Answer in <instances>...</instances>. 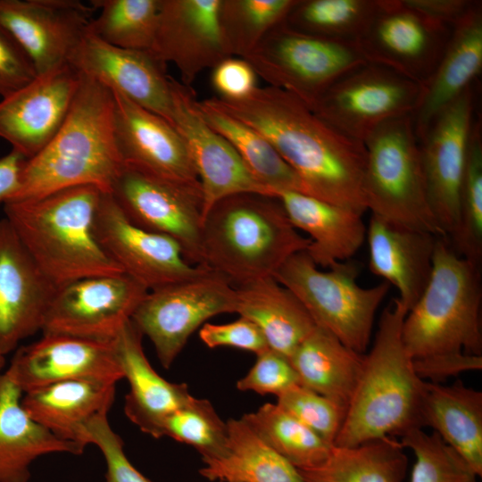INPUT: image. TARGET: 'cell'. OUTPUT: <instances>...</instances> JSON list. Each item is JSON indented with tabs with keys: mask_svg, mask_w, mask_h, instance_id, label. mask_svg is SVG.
<instances>
[{
	"mask_svg": "<svg viewBox=\"0 0 482 482\" xmlns=\"http://www.w3.org/2000/svg\"><path fill=\"white\" fill-rule=\"evenodd\" d=\"M311 240L290 222L276 196L241 193L216 202L204 215V265L240 286L274 277Z\"/></svg>",
	"mask_w": 482,
	"mask_h": 482,
	"instance_id": "cell-4",
	"label": "cell"
},
{
	"mask_svg": "<svg viewBox=\"0 0 482 482\" xmlns=\"http://www.w3.org/2000/svg\"><path fill=\"white\" fill-rule=\"evenodd\" d=\"M422 85L365 62L333 83L312 111L341 134L362 143L384 123L415 111Z\"/></svg>",
	"mask_w": 482,
	"mask_h": 482,
	"instance_id": "cell-11",
	"label": "cell"
},
{
	"mask_svg": "<svg viewBox=\"0 0 482 482\" xmlns=\"http://www.w3.org/2000/svg\"><path fill=\"white\" fill-rule=\"evenodd\" d=\"M420 426L431 428L482 476V392L461 380L425 381Z\"/></svg>",
	"mask_w": 482,
	"mask_h": 482,
	"instance_id": "cell-30",
	"label": "cell"
},
{
	"mask_svg": "<svg viewBox=\"0 0 482 482\" xmlns=\"http://www.w3.org/2000/svg\"><path fill=\"white\" fill-rule=\"evenodd\" d=\"M69 63L111 91L123 95L170 124L172 104L165 64L148 51L110 45L88 29Z\"/></svg>",
	"mask_w": 482,
	"mask_h": 482,
	"instance_id": "cell-23",
	"label": "cell"
},
{
	"mask_svg": "<svg viewBox=\"0 0 482 482\" xmlns=\"http://www.w3.org/2000/svg\"><path fill=\"white\" fill-rule=\"evenodd\" d=\"M382 0H296L284 21L313 36L357 43Z\"/></svg>",
	"mask_w": 482,
	"mask_h": 482,
	"instance_id": "cell-38",
	"label": "cell"
},
{
	"mask_svg": "<svg viewBox=\"0 0 482 482\" xmlns=\"http://www.w3.org/2000/svg\"><path fill=\"white\" fill-rule=\"evenodd\" d=\"M236 311V287L211 269L149 291L131 321L152 342L161 364L169 369L189 337L210 318Z\"/></svg>",
	"mask_w": 482,
	"mask_h": 482,
	"instance_id": "cell-12",
	"label": "cell"
},
{
	"mask_svg": "<svg viewBox=\"0 0 482 482\" xmlns=\"http://www.w3.org/2000/svg\"><path fill=\"white\" fill-rule=\"evenodd\" d=\"M99 13L88 29L103 41L125 49L150 52L161 0H93Z\"/></svg>",
	"mask_w": 482,
	"mask_h": 482,
	"instance_id": "cell-39",
	"label": "cell"
},
{
	"mask_svg": "<svg viewBox=\"0 0 482 482\" xmlns=\"http://www.w3.org/2000/svg\"><path fill=\"white\" fill-rule=\"evenodd\" d=\"M171 125L183 139L203 193V217L218 201L241 193L274 196L251 173L232 145L204 119L191 87L169 77Z\"/></svg>",
	"mask_w": 482,
	"mask_h": 482,
	"instance_id": "cell-16",
	"label": "cell"
},
{
	"mask_svg": "<svg viewBox=\"0 0 482 482\" xmlns=\"http://www.w3.org/2000/svg\"><path fill=\"white\" fill-rule=\"evenodd\" d=\"M256 355L253 367L237 382L238 390L278 397L300 385L298 375L287 356L270 348Z\"/></svg>",
	"mask_w": 482,
	"mask_h": 482,
	"instance_id": "cell-46",
	"label": "cell"
},
{
	"mask_svg": "<svg viewBox=\"0 0 482 482\" xmlns=\"http://www.w3.org/2000/svg\"><path fill=\"white\" fill-rule=\"evenodd\" d=\"M110 193L133 224L172 238L180 245L187 262L204 266V201L199 181L165 178L123 164Z\"/></svg>",
	"mask_w": 482,
	"mask_h": 482,
	"instance_id": "cell-10",
	"label": "cell"
},
{
	"mask_svg": "<svg viewBox=\"0 0 482 482\" xmlns=\"http://www.w3.org/2000/svg\"><path fill=\"white\" fill-rule=\"evenodd\" d=\"M235 287V312L254 323L269 348L288 359L316 327L299 299L274 277Z\"/></svg>",
	"mask_w": 482,
	"mask_h": 482,
	"instance_id": "cell-32",
	"label": "cell"
},
{
	"mask_svg": "<svg viewBox=\"0 0 482 482\" xmlns=\"http://www.w3.org/2000/svg\"><path fill=\"white\" fill-rule=\"evenodd\" d=\"M472 87L445 108L418 139L428 199L449 239L459 224V194L474 128Z\"/></svg>",
	"mask_w": 482,
	"mask_h": 482,
	"instance_id": "cell-17",
	"label": "cell"
},
{
	"mask_svg": "<svg viewBox=\"0 0 482 482\" xmlns=\"http://www.w3.org/2000/svg\"><path fill=\"white\" fill-rule=\"evenodd\" d=\"M358 276L359 267L350 260L322 270L304 251L291 256L274 278L299 299L316 326L364 354L377 311L391 286L384 281L363 287Z\"/></svg>",
	"mask_w": 482,
	"mask_h": 482,
	"instance_id": "cell-8",
	"label": "cell"
},
{
	"mask_svg": "<svg viewBox=\"0 0 482 482\" xmlns=\"http://www.w3.org/2000/svg\"><path fill=\"white\" fill-rule=\"evenodd\" d=\"M203 343L210 348L229 346L258 354L269 348L265 337L257 326L248 319L214 324L204 323L199 330Z\"/></svg>",
	"mask_w": 482,
	"mask_h": 482,
	"instance_id": "cell-47",
	"label": "cell"
},
{
	"mask_svg": "<svg viewBox=\"0 0 482 482\" xmlns=\"http://www.w3.org/2000/svg\"><path fill=\"white\" fill-rule=\"evenodd\" d=\"M242 419L297 470L322 463L333 447L277 403H264Z\"/></svg>",
	"mask_w": 482,
	"mask_h": 482,
	"instance_id": "cell-37",
	"label": "cell"
},
{
	"mask_svg": "<svg viewBox=\"0 0 482 482\" xmlns=\"http://www.w3.org/2000/svg\"><path fill=\"white\" fill-rule=\"evenodd\" d=\"M95 8L78 0H0V25L19 43L37 74L69 60Z\"/></svg>",
	"mask_w": 482,
	"mask_h": 482,
	"instance_id": "cell-18",
	"label": "cell"
},
{
	"mask_svg": "<svg viewBox=\"0 0 482 482\" xmlns=\"http://www.w3.org/2000/svg\"><path fill=\"white\" fill-rule=\"evenodd\" d=\"M94 234L123 272L149 291L195 278L209 269L187 262L172 238L133 224L109 192L101 193Z\"/></svg>",
	"mask_w": 482,
	"mask_h": 482,
	"instance_id": "cell-15",
	"label": "cell"
},
{
	"mask_svg": "<svg viewBox=\"0 0 482 482\" xmlns=\"http://www.w3.org/2000/svg\"><path fill=\"white\" fill-rule=\"evenodd\" d=\"M34 262L10 222L0 220V354L41 331L58 291Z\"/></svg>",
	"mask_w": 482,
	"mask_h": 482,
	"instance_id": "cell-22",
	"label": "cell"
},
{
	"mask_svg": "<svg viewBox=\"0 0 482 482\" xmlns=\"http://www.w3.org/2000/svg\"><path fill=\"white\" fill-rule=\"evenodd\" d=\"M363 144L366 209L392 223L445 237L429 206L411 115L384 123Z\"/></svg>",
	"mask_w": 482,
	"mask_h": 482,
	"instance_id": "cell-7",
	"label": "cell"
},
{
	"mask_svg": "<svg viewBox=\"0 0 482 482\" xmlns=\"http://www.w3.org/2000/svg\"><path fill=\"white\" fill-rule=\"evenodd\" d=\"M14 352L4 374L23 394L67 380L117 383L123 379L114 341L42 334L37 341L19 346Z\"/></svg>",
	"mask_w": 482,
	"mask_h": 482,
	"instance_id": "cell-19",
	"label": "cell"
},
{
	"mask_svg": "<svg viewBox=\"0 0 482 482\" xmlns=\"http://www.w3.org/2000/svg\"><path fill=\"white\" fill-rule=\"evenodd\" d=\"M292 225L309 235L306 253L318 267L328 269L350 260L366 239L362 214L299 191L276 195Z\"/></svg>",
	"mask_w": 482,
	"mask_h": 482,
	"instance_id": "cell-28",
	"label": "cell"
},
{
	"mask_svg": "<svg viewBox=\"0 0 482 482\" xmlns=\"http://www.w3.org/2000/svg\"><path fill=\"white\" fill-rule=\"evenodd\" d=\"M198 106L206 122L232 145L253 177L274 196L281 191L303 193L295 171L262 134L217 108L209 98L198 101Z\"/></svg>",
	"mask_w": 482,
	"mask_h": 482,
	"instance_id": "cell-36",
	"label": "cell"
},
{
	"mask_svg": "<svg viewBox=\"0 0 482 482\" xmlns=\"http://www.w3.org/2000/svg\"><path fill=\"white\" fill-rule=\"evenodd\" d=\"M452 29L404 0H382L356 44L366 62L387 67L423 86L437 65Z\"/></svg>",
	"mask_w": 482,
	"mask_h": 482,
	"instance_id": "cell-14",
	"label": "cell"
},
{
	"mask_svg": "<svg viewBox=\"0 0 482 482\" xmlns=\"http://www.w3.org/2000/svg\"><path fill=\"white\" fill-rule=\"evenodd\" d=\"M455 252L480 265L482 259V138L474 124L459 194V224L449 239Z\"/></svg>",
	"mask_w": 482,
	"mask_h": 482,
	"instance_id": "cell-41",
	"label": "cell"
},
{
	"mask_svg": "<svg viewBox=\"0 0 482 482\" xmlns=\"http://www.w3.org/2000/svg\"><path fill=\"white\" fill-rule=\"evenodd\" d=\"M162 436L191 445L203 460L219 458L228 452L227 422L207 399L193 396L170 414L162 424Z\"/></svg>",
	"mask_w": 482,
	"mask_h": 482,
	"instance_id": "cell-42",
	"label": "cell"
},
{
	"mask_svg": "<svg viewBox=\"0 0 482 482\" xmlns=\"http://www.w3.org/2000/svg\"><path fill=\"white\" fill-rule=\"evenodd\" d=\"M116 384L96 379L62 381L28 392L21 406L28 415L60 439L87 446L86 424L108 413Z\"/></svg>",
	"mask_w": 482,
	"mask_h": 482,
	"instance_id": "cell-29",
	"label": "cell"
},
{
	"mask_svg": "<svg viewBox=\"0 0 482 482\" xmlns=\"http://www.w3.org/2000/svg\"><path fill=\"white\" fill-rule=\"evenodd\" d=\"M107 415L99 414L85 426L88 444L99 448L106 462L105 482H152L129 461L124 442L111 427Z\"/></svg>",
	"mask_w": 482,
	"mask_h": 482,
	"instance_id": "cell-45",
	"label": "cell"
},
{
	"mask_svg": "<svg viewBox=\"0 0 482 482\" xmlns=\"http://www.w3.org/2000/svg\"><path fill=\"white\" fill-rule=\"evenodd\" d=\"M436 237L371 214L366 230L369 268L394 286L408 309L424 291L432 271Z\"/></svg>",
	"mask_w": 482,
	"mask_h": 482,
	"instance_id": "cell-25",
	"label": "cell"
},
{
	"mask_svg": "<svg viewBox=\"0 0 482 482\" xmlns=\"http://www.w3.org/2000/svg\"><path fill=\"white\" fill-rule=\"evenodd\" d=\"M480 265L436 237L429 280L403 324L412 360L464 352L482 355Z\"/></svg>",
	"mask_w": 482,
	"mask_h": 482,
	"instance_id": "cell-6",
	"label": "cell"
},
{
	"mask_svg": "<svg viewBox=\"0 0 482 482\" xmlns=\"http://www.w3.org/2000/svg\"><path fill=\"white\" fill-rule=\"evenodd\" d=\"M413 369L420 378L441 383L448 378L482 369V355L464 352L437 354L412 360Z\"/></svg>",
	"mask_w": 482,
	"mask_h": 482,
	"instance_id": "cell-50",
	"label": "cell"
},
{
	"mask_svg": "<svg viewBox=\"0 0 482 482\" xmlns=\"http://www.w3.org/2000/svg\"><path fill=\"white\" fill-rule=\"evenodd\" d=\"M400 438L415 456L410 482H478V475L436 433L413 428Z\"/></svg>",
	"mask_w": 482,
	"mask_h": 482,
	"instance_id": "cell-43",
	"label": "cell"
},
{
	"mask_svg": "<svg viewBox=\"0 0 482 482\" xmlns=\"http://www.w3.org/2000/svg\"><path fill=\"white\" fill-rule=\"evenodd\" d=\"M35 67L14 37L0 25V96L4 98L37 77Z\"/></svg>",
	"mask_w": 482,
	"mask_h": 482,
	"instance_id": "cell-48",
	"label": "cell"
},
{
	"mask_svg": "<svg viewBox=\"0 0 482 482\" xmlns=\"http://www.w3.org/2000/svg\"><path fill=\"white\" fill-rule=\"evenodd\" d=\"M426 16L453 28L471 9L470 0H404Z\"/></svg>",
	"mask_w": 482,
	"mask_h": 482,
	"instance_id": "cell-51",
	"label": "cell"
},
{
	"mask_svg": "<svg viewBox=\"0 0 482 482\" xmlns=\"http://www.w3.org/2000/svg\"><path fill=\"white\" fill-rule=\"evenodd\" d=\"M4 364H5V356L0 354V371L4 368Z\"/></svg>",
	"mask_w": 482,
	"mask_h": 482,
	"instance_id": "cell-53",
	"label": "cell"
},
{
	"mask_svg": "<svg viewBox=\"0 0 482 482\" xmlns=\"http://www.w3.org/2000/svg\"><path fill=\"white\" fill-rule=\"evenodd\" d=\"M148 292L125 273L73 281L58 289L41 332L112 342Z\"/></svg>",
	"mask_w": 482,
	"mask_h": 482,
	"instance_id": "cell-13",
	"label": "cell"
},
{
	"mask_svg": "<svg viewBox=\"0 0 482 482\" xmlns=\"http://www.w3.org/2000/svg\"><path fill=\"white\" fill-rule=\"evenodd\" d=\"M365 354V353H364ZM364 354L318 326L290 355L301 386L347 409L360 379Z\"/></svg>",
	"mask_w": 482,
	"mask_h": 482,
	"instance_id": "cell-33",
	"label": "cell"
},
{
	"mask_svg": "<svg viewBox=\"0 0 482 482\" xmlns=\"http://www.w3.org/2000/svg\"><path fill=\"white\" fill-rule=\"evenodd\" d=\"M70 63L38 74L0 102V137L27 159L39 153L64 122L81 82Z\"/></svg>",
	"mask_w": 482,
	"mask_h": 482,
	"instance_id": "cell-21",
	"label": "cell"
},
{
	"mask_svg": "<svg viewBox=\"0 0 482 482\" xmlns=\"http://www.w3.org/2000/svg\"><path fill=\"white\" fill-rule=\"evenodd\" d=\"M256 78L255 71L244 58L230 56L212 69V85L218 97L239 100L257 87Z\"/></svg>",
	"mask_w": 482,
	"mask_h": 482,
	"instance_id": "cell-49",
	"label": "cell"
},
{
	"mask_svg": "<svg viewBox=\"0 0 482 482\" xmlns=\"http://www.w3.org/2000/svg\"><path fill=\"white\" fill-rule=\"evenodd\" d=\"M277 398L278 405L334 445L345 420V407L301 385L291 387Z\"/></svg>",
	"mask_w": 482,
	"mask_h": 482,
	"instance_id": "cell-44",
	"label": "cell"
},
{
	"mask_svg": "<svg viewBox=\"0 0 482 482\" xmlns=\"http://www.w3.org/2000/svg\"><path fill=\"white\" fill-rule=\"evenodd\" d=\"M81 76L64 122L39 153L27 159L20 188L8 202L79 186L111 192L123 167L114 136L113 95L96 79Z\"/></svg>",
	"mask_w": 482,
	"mask_h": 482,
	"instance_id": "cell-2",
	"label": "cell"
},
{
	"mask_svg": "<svg viewBox=\"0 0 482 482\" xmlns=\"http://www.w3.org/2000/svg\"><path fill=\"white\" fill-rule=\"evenodd\" d=\"M142 338L130 320L114 340L123 378L129 385L124 412L141 431L160 438L164 420L193 395L186 384L169 382L154 370L145 354Z\"/></svg>",
	"mask_w": 482,
	"mask_h": 482,
	"instance_id": "cell-26",
	"label": "cell"
},
{
	"mask_svg": "<svg viewBox=\"0 0 482 482\" xmlns=\"http://www.w3.org/2000/svg\"><path fill=\"white\" fill-rule=\"evenodd\" d=\"M220 0H161L150 53L173 63L186 86L232 56L220 25Z\"/></svg>",
	"mask_w": 482,
	"mask_h": 482,
	"instance_id": "cell-20",
	"label": "cell"
},
{
	"mask_svg": "<svg viewBox=\"0 0 482 482\" xmlns=\"http://www.w3.org/2000/svg\"><path fill=\"white\" fill-rule=\"evenodd\" d=\"M228 452L204 459L199 473L220 482H304L298 470L270 447L241 419L227 421Z\"/></svg>",
	"mask_w": 482,
	"mask_h": 482,
	"instance_id": "cell-34",
	"label": "cell"
},
{
	"mask_svg": "<svg viewBox=\"0 0 482 482\" xmlns=\"http://www.w3.org/2000/svg\"><path fill=\"white\" fill-rule=\"evenodd\" d=\"M21 164L12 155L0 158V203L10 200L20 187Z\"/></svg>",
	"mask_w": 482,
	"mask_h": 482,
	"instance_id": "cell-52",
	"label": "cell"
},
{
	"mask_svg": "<svg viewBox=\"0 0 482 482\" xmlns=\"http://www.w3.org/2000/svg\"><path fill=\"white\" fill-rule=\"evenodd\" d=\"M407 467L404 447L396 437L386 436L333 445L322 463L298 471L304 482H403Z\"/></svg>",
	"mask_w": 482,
	"mask_h": 482,
	"instance_id": "cell-35",
	"label": "cell"
},
{
	"mask_svg": "<svg viewBox=\"0 0 482 482\" xmlns=\"http://www.w3.org/2000/svg\"><path fill=\"white\" fill-rule=\"evenodd\" d=\"M407 312L397 297L382 311L334 445L353 446L386 436H401L411 428H420L425 380L416 374L403 344L402 331Z\"/></svg>",
	"mask_w": 482,
	"mask_h": 482,
	"instance_id": "cell-5",
	"label": "cell"
},
{
	"mask_svg": "<svg viewBox=\"0 0 482 482\" xmlns=\"http://www.w3.org/2000/svg\"><path fill=\"white\" fill-rule=\"evenodd\" d=\"M296 0H220V25L232 56L245 57L282 22Z\"/></svg>",
	"mask_w": 482,
	"mask_h": 482,
	"instance_id": "cell-40",
	"label": "cell"
},
{
	"mask_svg": "<svg viewBox=\"0 0 482 482\" xmlns=\"http://www.w3.org/2000/svg\"><path fill=\"white\" fill-rule=\"evenodd\" d=\"M262 134L298 177L303 193L363 214L364 144L326 123L302 101L274 87L239 100L209 98Z\"/></svg>",
	"mask_w": 482,
	"mask_h": 482,
	"instance_id": "cell-1",
	"label": "cell"
},
{
	"mask_svg": "<svg viewBox=\"0 0 482 482\" xmlns=\"http://www.w3.org/2000/svg\"><path fill=\"white\" fill-rule=\"evenodd\" d=\"M243 58L270 87L310 109L333 83L366 62L357 44L304 33L284 21Z\"/></svg>",
	"mask_w": 482,
	"mask_h": 482,
	"instance_id": "cell-9",
	"label": "cell"
},
{
	"mask_svg": "<svg viewBox=\"0 0 482 482\" xmlns=\"http://www.w3.org/2000/svg\"><path fill=\"white\" fill-rule=\"evenodd\" d=\"M482 70V4L476 1L453 28L448 43L429 79L422 86L411 114L419 139L435 118L472 87Z\"/></svg>",
	"mask_w": 482,
	"mask_h": 482,
	"instance_id": "cell-27",
	"label": "cell"
},
{
	"mask_svg": "<svg viewBox=\"0 0 482 482\" xmlns=\"http://www.w3.org/2000/svg\"><path fill=\"white\" fill-rule=\"evenodd\" d=\"M112 92L114 136L123 164L165 178L199 181L187 146L174 127L123 95Z\"/></svg>",
	"mask_w": 482,
	"mask_h": 482,
	"instance_id": "cell-24",
	"label": "cell"
},
{
	"mask_svg": "<svg viewBox=\"0 0 482 482\" xmlns=\"http://www.w3.org/2000/svg\"><path fill=\"white\" fill-rule=\"evenodd\" d=\"M102 192L79 186L4 204L5 218L20 240L58 288L85 278L124 273L94 234Z\"/></svg>",
	"mask_w": 482,
	"mask_h": 482,
	"instance_id": "cell-3",
	"label": "cell"
},
{
	"mask_svg": "<svg viewBox=\"0 0 482 482\" xmlns=\"http://www.w3.org/2000/svg\"><path fill=\"white\" fill-rule=\"evenodd\" d=\"M21 390L0 376V482H29L37 458L55 453L75 455L85 446L58 438L33 420L21 406Z\"/></svg>",
	"mask_w": 482,
	"mask_h": 482,
	"instance_id": "cell-31",
	"label": "cell"
}]
</instances>
